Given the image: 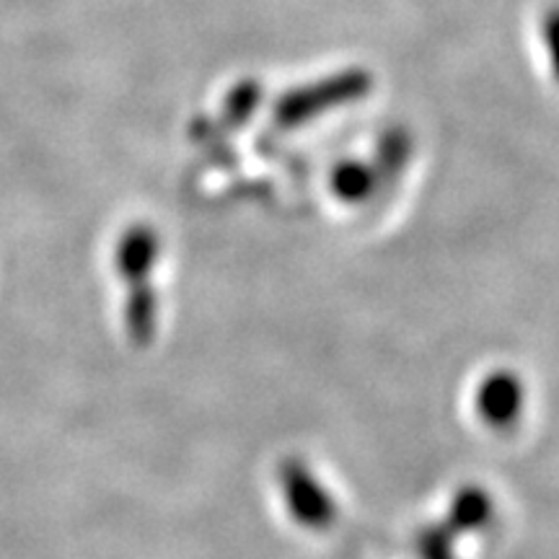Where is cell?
I'll list each match as a JSON object with an SVG mask.
<instances>
[{
    "instance_id": "7a4b0ae2",
    "label": "cell",
    "mask_w": 559,
    "mask_h": 559,
    "mask_svg": "<svg viewBox=\"0 0 559 559\" xmlns=\"http://www.w3.org/2000/svg\"><path fill=\"white\" fill-rule=\"evenodd\" d=\"M523 404H526V389L513 370H492L474 396L479 419L492 430L515 428L521 423Z\"/></svg>"
},
{
    "instance_id": "6da1fadb",
    "label": "cell",
    "mask_w": 559,
    "mask_h": 559,
    "mask_svg": "<svg viewBox=\"0 0 559 559\" xmlns=\"http://www.w3.org/2000/svg\"><path fill=\"white\" fill-rule=\"evenodd\" d=\"M280 492L290 519L311 531H326L337 521V502L304 459H285L277 469Z\"/></svg>"
},
{
    "instance_id": "3957f363",
    "label": "cell",
    "mask_w": 559,
    "mask_h": 559,
    "mask_svg": "<svg viewBox=\"0 0 559 559\" xmlns=\"http://www.w3.org/2000/svg\"><path fill=\"white\" fill-rule=\"evenodd\" d=\"M445 523L456 531V534H474V531H485L489 523L495 521V502L489 498V492L477 487L466 485L453 495L449 515Z\"/></svg>"
},
{
    "instance_id": "277c9868",
    "label": "cell",
    "mask_w": 559,
    "mask_h": 559,
    "mask_svg": "<svg viewBox=\"0 0 559 559\" xmlns=\"http://www.w3.org/2000/svg\"><path fill=\"white\" fill-rule=\"evenodd\" d=\"M459 534L449 523H432L417 534V557L419 559H456Z\"/></svg>"
}]
</instances>
